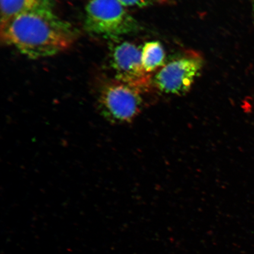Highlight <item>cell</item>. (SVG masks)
Wrapping results in <instances>:
<instances>
[{
	"label": "cell",
	"instance_id": "obj_1",
	"mask_svg": "<svg viewBox=\"0 0 254 254\" xmlns=\"http://www.w3.org/2000/svg\"><path fill=\"white\" fill-rule=\"evenodd\" d=\"M71 25L59 18L52 6H44L17 16L1 26L3 42L32 59L57 55L75 40Z\"/></svg>",
	"mask_w": 254,
	"mask_h": 254
},
{
	"label": "cell",
	"instance_id": "obj_2",
	"mask_svg": "<svg viewBox=\"0 0 254 254\" xmlns=\"http://www.w3.org/2000/svg\"><path fill=\"white\" fill-rule=\"evenodd\" d=\"M84 26L89 33L112 40L138 29L137 22L119 0H90L85 8Z\"/></svg>",
	"mask_w": 254,
	"mask_h": 254
},
{
	"label": "cell",
	"instance_id": "obj_3",
	"mask_svg": "<svg viewBox=\"0 0 254 254\" xmlns=\"http://www.w3.org/2000/svg\"><path fill=\"white\" fill-rule=\"evenodd\" d=\"M141 94L134 88L115 80L101 88L98 106L105 118L110 122H131L141 110Z\"/></svg>",
	"mask_w": 254,
	"mask_h": 254
},
{
	"label": "cell",
	"instance_id": "obj_4",
	"mask_svg": "<svg viewBox=\"0 0 254 254\" xmlns=\"http://www.w3.org/2000/svg\"><path fill=\"white\" fill-rule=\"evenodd\" d=\"M110 63L117 81L129 85L141 93L150 90L151 75L145 70L142 51L134 44L122 41L112 47Z\"/></svg>",
	"mask_w": 254,
	"mask_h": 254
},
{
	"label": "cell",
	"instance_id": "obj_5",
	"mask_svg": "<svg viewBox=\"0 0 254 254\" xmlns=\"http://www.w3.org/2000/svg\"><path fill=\"white\" fill-rule=\"evenodd\" d=\"M202 67V60L197 55H189L175 60L155 75V86L164 93L183 95L188 92Z\"/></svg>",
	"mask_w": 254,
	"mask_h": 254
},
{
	"label": "cell",
	"instance_id": "obj_6",
	"mask_svg": "<svg viewBox=\"0 0 254 254\" xmlns=\"http://www.w3.org/2000/svg\"><path fill=\"white\" fill-rule=\"evenodd\" d=\"M52 5V0H1V26L24 12Z\"/></svg>",
	"mask_w": 254,
	"mask_h": 254
},
{
	"label": "cell",
	"instance_id": "obj_7",
	"mask_svg": "<svg viewBox=\"0 0 254 254\" xmlns=\"http://www.w3.org/2000/svg\"><path fill=\"white\" fill-rule=\"evenodd\" d=\"M142 51V62L145 70L148 73L154 71L164 64L165 51L158 41L146 43Z\"/></svg>",
	"mask_w": 254,
	"mask_h": 254
},
{
	"label": "cell",
	"instance_id": "obj_8",
	"mask_svg": "<svg viewBox=\"0 0 254 254\" xmlns=\"http://www.w3.org/2000/svg\"><path fill=\"white\" fill-rule=\"evenodd\" d=\"M125 7H144L147 6L149 2L148 0H119Z\"/></svg>",
	"mask_w": 254,
	"mask_h": 254
},
{
	"label": "cell",
	"instance_id": "obj_9",
	"mask_svg": "<svg viewBox=\"0 0 254 254\" xmlns=\"http://www.w3.org/2000/svg\"><path fill=\"white\" fill-rule=\"evenodd\" d=\"M155 1H156L159 2L163 3V2H167L168 1V0H155Z\"/></svg>",
	"mask_w": 254,
	"mask_h": 254
},
{
	"label": "cell",
	"instance_id": "obj_10",
	"mask_svg": "<svg viewBox=\"0 0 254 254\" xmlns=\"http://www.w3.org/2000/svg\"></svg>",
	"mask_w": 254,
	"mask_h": 254
}]
</instances>
